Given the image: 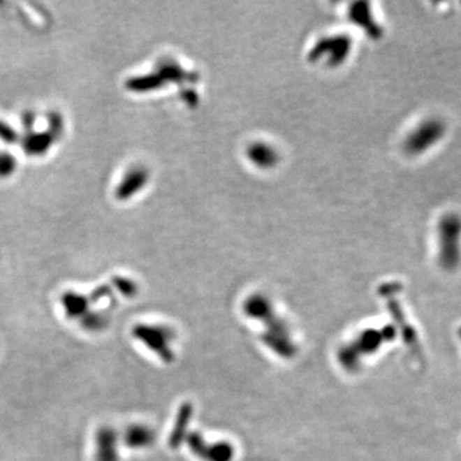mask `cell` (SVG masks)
<instances>
[{
    "label": "cell",
    "mask_w": 461,
    "mask_h": 461,
    "mask_svg": "<svg viewBox=\"0 0 461 461\" xmlns=\"http://www.w3.org/2000/svg\"><path fill=\"white\" fill-rule=\"evenodd\" d=\"M437 259L441 268L453 272L461 264V214L446 212L439 217L436 227Z\"/></svg>",
    "instance_id": "obj_1"
},
{
    "label": "cell",
    "mask_w": 461,
    "mask_h": 461,
    "mask_svg": "<svg viewBox=\"0 0 461 461\" xmlns=\"http://www.w3.org/2000/svg\"><path fill=\"white\" fill-rule=\"evenodd\" d=\"M123 441L130 448H146L155 442V432L147 425L133 424L124 430Z\"/></svg>",
    "instance_id": "obj_6"
},
{
    "label": "cell",
    "mask_w": 461,
    "mask_h": 461,
    "mask_svg": "<svg viewBox=\"0 0 461 461\" xmlns=\"http://www.w3.org/2000/svg\"><path fill=\"white\" fill-rule=\"evenodd\" d=\"M190 415H191V407L190 405H184L181 407L178 416H177L176 427L173 428V432L169 438V445L172 447H177L182 442V437H184V430L187 428V424L190 420Z\"/></svg>",
    "instance_id": "obj_9"
},
{
    "label": "cell",
    "mask_w": 461,
    "mask_h": 461,
    "mask_svg": "<svg viewBox=\"0 0 461 461\" xmlns=\"http://www.w3.org/2000/svg\"><path fill=\"white\" fill-rule=\"evenodd\" d=\"M61 304L69 319L80 321L89 312V300L75 292H67L61 298Z\"/></svg>",
    "instance_id": "obj_7"
},
{
    "label": "cell",
    "mask_w": 461,
    "mask_h": 461,
    "mask_svg": "<svg viewBox=\"0 0 461 461\" xmlns=\"http://www.w3.org/2000/svg\"><path fill=\"white\" fill-rule=\"evenodd\" d=\"M132 335L140 342L156 353L161 360L170 363L173 360V351L170 349V342L175 339V332L164 325H152V324H138L133 327Z\"/></svg>",
    "instance_id": "obj_3"
},
{
    "label": "cell",
    "mask_w": 461,
    "mask_h": 461,
    "mask_svg": "<svg viewBox=\"0 0 461 461\" xmlns=\"http://www.w3.org/2000/svg\"><path fill=\"white\" fill-rule=\"evenodd\" d=\"M117 286H118V288L121 290V292L124 293L126 296H129V298L133 296V295L136 293V287H135V284H132L131 282H127V281H117Z\"/></svg>",
    "instance_id": "obj_11"
},
{
    "label": "cell",
    "mask_w": 461,
    "mask_h": 461,
    "mask_svg": "<svg viewBox=\"0 0 461 461\" xmlns=\"http://www.w3.org/2000/svg\"><path fill=\"white\" fill-rule=\"evenodd\" d=\"M246 313L250 316L258 318V319H265V316L268 318L270 313H272V309H270L268 300L263 299L261 296H256V298L247 301Z\"/></svg>",
    "instance_id": "obj_10"
},
{
    "label": "cell",
    "mask_w": 461,
    "mask_h": 461,
    "mask_svg": "<svg viewBox=\"0 0 461 461\" xmlns=\"http://www.w3.org/2000/svg\"><path fill=\"white\" fill-rule=\"evenodd\" d=\"M78 322L82 330L98 333L107 328L110 323V318L104 312H87Z\"/></svg>",
    "instance_id": "obj_8"
},
{
    "label": "cell",
    "mask_w": 461,
    "mask_h": 461,
    "mask_svg": "<svg viewBox=\"0 0 461 461\" xmlns=\"http://www.w3.org/2000/svg\"><path fill=\"white\" fill-rule=\"evenodd\" d=\"M446 132L447 124L442 118L428 117L409 132L404 141V149L409 155L419 156L438 145L445 138Z\"/></svg>",
    "instance_id": "obj_2"
},
{
    "label": "cell",
    "mask_w": 461,
    "mask_h": 461,
    "mask_svg": "<svg viewBox=\"0 0 461 461\" xmlns=\"http://www.w3.org/2000/svg\"><path fill=\"white\" fill-rule=\"evenodd\" d=\"M189 444L193 453H199L201 458L207 461H230L233 456V450L228 444H218L207 447L198 434H192Z\"/></svg>",
    "instance_id": "obj_5"
},
{
    "label": "cell",
    "mask_w": 461,
    "mask_h": 461,
    "mask_svg": "<svg viewBox=\"0 0 461 461\" xmlns=\"http://www.w3.org/2000/svg\"><path fill=\"white\" fill-rule=\"evenodd\" d=\"M95 461H119L118 433L109 425L100 427L96 433Z\"/></svg>",
    "instance_id": "obj_4"
}]
</instances>
